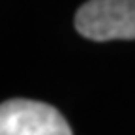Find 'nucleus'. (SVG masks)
<instances>
[{
	"label": "nucleus",
	"mask_w": 135,
	"mask_h": 135,
	"mask_svg": "<svg viewBox=\"0 0 135 135\" xmlns=\"http://www.w3.org/2000/svg\"><path fill=\"white\" fill-rule=\"evenodd\" d=\"M75 28L92 41L135 40V0H92L75 15Z\"/></svg>",
	"instance_id": "1"
},
{
	"label": "nucleus",
	"mask_w": 135,
	"mask_h": 135,
	"mask_svg": "<svg viewBox=\"0 0 135 135\" xmlns=\"http://www.w3.org/2000/svg\"><path fill=\"white\" fill-rule=\"evenodd\" d=\"M0 135H73L66 118L43 101L15 98L0 103Z\"/></svg>",
	"instance_id": "2"
}]
</instances>
